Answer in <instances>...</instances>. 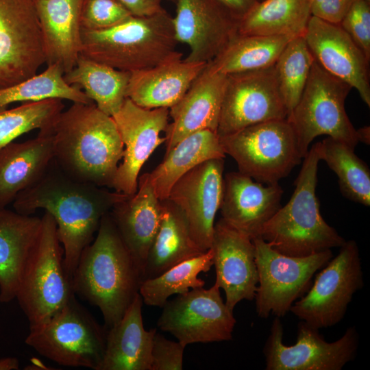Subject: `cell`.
<instances>
[{"mask_svg": "<svg viewBox=\"0 0 370 370\" xmlns=\"http://www.w3.org/2000/svg\"><path fill=\"white\" fill-rule=\"evenodd\" d=\"M110 189L70 177L53 160L44 176L12 202L18 213L31 215L43 209L53 217L64 250V269L71 280L103 216L129 196Z\"/></svg>", "mask_w": 370, "mask_h": 370, "instance_id": "cell-1", "label": "cell"}, {"mask_svg": "<svg viewBox=\"0 0 370 370\" xmlns=\"http://www.w3.org/2000/svg\"><path fill=\"white\" fill-rule=\"evenodd\" d=\"M54 161L70 177L112 189L123 143L111 116L94 102H74L51 128Z\"/></svg>", "mask_w": 370, "mask_h": 370, "instance_id": "cell-2", "label": "cell"}, {"mask_svg": "<svg viewBox=\"0 0 370 370\" xmlns=\"http://www.w3.org/2000/svg\"><path fill=\"white\" fill-rule=\"evenodd\" d=\"M141 282L140 271L108 212L80 255L71 278L73 291L99 309L109 328L123 317Z\"/></svg>", "mask_w": 370, "mask_h": 370, "instance_id": "cell-3", "label": "cell"}, {"mask_svg": "<svg viewBox=\"0 0 370 370\" xmlns=\"http://www.w3.org/2000/svg\"><path fill=\"white\" fill-rule=\"evenodd\" d=\"M295 188L288 201L263 226L260 238L275 251L305 257L340 247L345 240L322 217L316 196L319 142L303 158Z\"/></svg>", "mask_w": 370, "mask_h": 370, "instance_id": "cell-4", "label": "cell"}, {"mask_svg": "<svg viewBox=\"0 0 370 370\" xmlns=\"http://www.w3.org/2000/svg\"><path fill=\"white\" fill-rule=\"evenodd\" d=\"M80 56L117 70L133 72L175 56L173 17L164 9L153 15L132 16L108 29H81Z\"/></svg>", "mask_w": 370, "mask_h": 370, "instance_id": "cell-5", "label": "cell"}, {"mask_svg": "<svg viewBox=\"0 0 370 370\" xmlns=\"http://www.w3.org/2000/svg\"><path fill=\"white\" fill-rule=\"evenodd\" d=\"M38 238L23 267L16 299L29 330L46 323L75 296L64 266V250L53 217L45 212Z\"/></svg>", "mask_w": 370, "mask_h": 370, "instance_id": "cell-6", "label": "cell"}, {"mask_svg": "<svg viewBox=\"0 0 370 370\" xmlns=\"http://www.w3.org/2000/svg\"><path fill=\"white\" fill-rule=\"evenodd\" d=\"M352 88L314 60L302 95L287 116L303 158L310 144L321 135L341 140L355 149L359 143L357 130L345 108Z\"/></svg>", "mask_w": 370, "mask_h": 370, "instance_id": "cell-7", "label": "cell"}, {"mask_svg": "<svg viewBox=\"0 0 370 370\" xmlns=\"http://www.w3.org/2000/svg\"><path fill=\"white\" fill-rule=\"evenodd\" d=\"M219 138L238 171L262 184L278 183L303 159L287 119L254 124Z\"/></svg>", "mask_w": 370, "mask_h": 370, "instance_id": "cell-8", "label": "cell"}, {"mask_svg": "<svg viewBox=\"0 0 370 370\" xmlns=\"http://www.w3.org/2000/svg\"><path fill=\"white\" fill-rule=\"evenodd\" d=\"M107 331L73 296L46 323L29 330L25 343L61 366L97 370Z\"/></svg>", "mask_w": 370, "mask_h": 370, "instance_id": "cell-9", "label": "cell"}, {"mask_svg": "<svg viewBox=\"0 0 370 370\" xmlns=\"http://www.w3.org/2000/svg\"><path fill=\"white\" fill-rule=\"evenodd\" d=\"M252 241L258 275L256 311L262 319L270 314L284 317L309 290L316 272L333 257L331 249L305 257L289 256L275 251L260 237Z\"/></svg>", "mask_w": 370, "mask_h": 370, "instance_id": "cell-10", "label": "cell"}, {"mask_svg": "<svg viewBox=\"0 0 370 370\" xmlns=\"http://www.w3.org/2000/svg\"><path fill=\"white\" fill-rule=\"evenodd\" d=\"M363 285L358 245L354 240L345 241L290 312L317 329L333 326L344 318L353 295Z\"/></svg>", "mask_w": 370, "mask_h": 370, "instance_id": "cell-11", "label": "cell"}, {"mask_svg": "<svg viewBox=\"0 0 370 370\" xmlns=\"http://www.w3.org/2000/svg\"><path fill=\"white\" fill-rule=\"evenodd\" d=\"M319 330L301 321L296 343H283L280 318L273 319L263 347L266 370H341L356 356L359 335L354 326L348 328L334 342H327Z\"/></svg>", "mask_w": 370, "mask_h": 370, "instance_id": "cell-12", "label": "cell"}, {"mask_svg": "<svg viewBox=\"0 0 370 370\" xmlns=\"http://www.w3.org/2000/svg\"><path fill=\"white\" fill-rule=\"evenodd\" d=\"M157 321L158 327L186 345L197 343L230 341L236 323L232 310L223 301L220 288L214 284L189 290L167 301Z\"/></svg>", "mask_w": 370, "mask_h": 370, "instance_id": "cell-13", "label": "cell"}, {"mask_svg": "<svg viewBox=\"0 0 370 370\" xmlns=\"http://www.w3.org/2000/svg\"><path fill=\"white\" fill-rule=\"evenodd\" d=\"M287 116L274 65L227 75L217 131L219 136Z\"/></svg>", "mask_w": 370, "mask_h": 370, "instance_id": "cell-14", "label": "cell"}, {"mask_svg": "<svg viewBox=\"0 0 370 370\" xmlns=\"http://www.w3.org/2000/svg\"><path fill=\"white\" fill-rule=\"evenodd\" d=\"M44 63L35 0H0V88L36 74Z\"/></svg>", "mask_w": 370, "mask_h": 370, "instance_id": "cell-15", "label": "cell"}, {"mask_svg": "<svg viewBox=\"0 0 370 370\" xmlns=\"http://www.w3.org/2000/svg\"><path fill=\"white\" fill-rule=\"evenodd\" d=\"M123 143V155L112 189L127 195L134 194L141 168L162 143L169 124V108H147L126 98L112 116Z\"/></svg>", "mask_w": 370, "mask_h": 370, "instance_id": "cell-16", "label": "cell"}, {"mask_svg": "<svg viewBox=\"0 0 370 370\" xmlns=\"http://www.w3.org/2000/svg\"><path fill=\"white\" fill-rule=\"evenodd\" d=\"M175 2V36L177 42L189 47L185 60L210 62L238 35L240 20L219 0Z\"/></svg>", "mask_w": 370, "mask_h": 370, "instance_id": "cell-17", "label": "cell"}, {"mask_svg": "<svg viewBox=\"0 0 370 370\" xmlns=\"http://www.w3.org/2000/svg\"><path fill=\"white\" fill-rule=\"evenodd\" d=\"M223 171L224 158L206 160L180 178L168 197L184 214L190 237L202 253L211 247L222 200Z\"/></svg>", "mask_w": 370, "mask_h": 370, "instance_id": "cell-18", "label": "cell"}, {"mask_svg": "<svg viewBox=\"0 0 370 370\" xmlns=\"http://www.w3.org/2000/svg\"><path fill=\"white\" fill-rule=\"evenodd\" d=\"M304 38L314 60L328 73L356 89L370 107V60L340 25L311 16Z\"/></svg>", "mask_w": 370, "mask_h": 370, "instance_id": "cell-19", "label": "cell"}, {"mask_svg": "<svg viewBox=\"0 0 370 370\" xmlns=\"http://www.w3.org/2000/svg\"><path fill=\"white\" fill-rule=\"evenodd\" d=\"M210 249L216 272L214 284L223 289L227 306L234 310L240 301L253 300L258 275L252 240L220 219L214 224Z\"/></svg>", "mask_w": 370, "mask_h": 370, "instance_id": "cell-20", "label": "cell"}, {"mask_svg": "<svg viewBox=\"0 0 370 370\" xmlns=\"http://www.w3.org/2000/svg\"><path fill=\"white\" fill-rule=\"evenodd\" d=\"M226 76L208 62L180 100L169 108L166 153L192 134L205 130L217 132Z\"/></svg>", "mask_w": 370, "mask_h": 370, "instance_id": "cell-21", "label": "cell"}, {"mask_svg": "<svg viewBox=\"0 0 370 370\" xmlns=\"http://www.w3.org/2000/svg\"><path fill=\"white\" fill-rule=\"evenodd\" d=\"M282 194L278 183L264 186L239 171L227 173L223 176L221 219L251 240L260 237L264 224L281 207Z\"/></svg>", "mask_w": 370, "mask_h": 370, "instance_id": "cell-22", "label": "cell"}, {"mask_svg": "<svg viewBox=\"0 0 370 370\" xmlns=\"http://www.w3.org/2000/svg\"><path fill=\"white\" fill-rule=\"evenodd\" d=\"M110 214L143 280L147 256L162 216V201L154 193L149 173L138 177L136 192L117 202Z\"/></svg>", "mask_w": 370, "mask_h": 370, "instance_id": "cell-23", "label": "cell"}, {"mask_svg": "<svg viewBox=\"0 0 370 370\" xmlns=\"http://www.w3.org/2000/svg\"><path fill=\"white\" fill-rule=\"evenodd\" d=\"M178 52L156 66L131 72L127 97L147 108L174 106L207 64L188 62Z\"/></svg>", "mask_w": 370, "mask_h": 370, "instance_id": "cell-24", "label": "cell"}, {"mask_svg": "<svg viewBox=\"0 0 370 370\" xmlns=\"http://www.w3.org/2000/svg\"><path fill=\"white\" fill-rule=\"evenodd\" d=\"M51 128L40 130L33 139L13 141L0 149V208L12 203L47 171L54 158Z\"/></svg>", "mask_w": 370, "mask_h": 370, "instance_id": "cell-25", "label": "cell"}, {"mask_svg": "<svg viewBox=\"0 0 370 370\" xmlns=\"http://www.w3.org/2000/svg\"><path fill=\"white\" fill-rule=\"evenodd\" d=\"M82 0H35L45 63L64 73L76 64L81 51Z\"/></svg>", "mask_w": 370, "mask_h": 370, "instance_id": "cell-26", "label": "cell"}, {"mask_svg": "<svg viewBox=\"0 0 370 370\" xmlns=\"http://www.w3.org/2000/svg\"><path fill=\"white\" fill-rule=\"evenodd\" d=\"M138 293L123 317L108 328L104 355L97 370H151V352L156 328H144Z\"/></svg>", "mask_w": 370, "mask_h": 370, "instance_id": "cell-27", "label": "cell"}, {"mask_svg": "<svg viewBox=\"0 0 370 370\" xmlns=\"http://www.w3.org/2000/svg\"><path fill=\"white\" fill-rule=\"evenodd\" d=\"M41 225V217L0 208V302L16 299L23 267Z\"/></svg>", "mask_w": 370, "mask_h": 370, "instance_id": "cell-28", "label": "cell"}, {"mask_svg": "<svg viewBox=\"0 0 370 370\" xmlns=\"http://www.w3.org/2000/svg\"><path fill=\"white\" fill-rule=\"evenodd\" d=\"M200 254L182 210L169 199L162 200L161 220L147 256L142 281Z\"/></svg>", "mask_w": 370, "mask_h": 370, "instance_id": "cell-29", "label": "cell"}, {"mask_svg": "<svg viewBox=\"0 0 370 370\" xmlns=\"http://www.w3.org/2000/svg\"><path fill=\"white\" fill-rule=\"evenodd\" d=\"M225 156L214 131L205 130L185 137L149 173L156 195L161 201L168 199L171 188L184 174L206 160Z\"/></svg>", "mask_w": 370, "mask_h": 370, "instance_id": "cell-30", "label": "cell"}, {"mask_svg": "<svg viewBox=\"0 0 370 370\" xmlns=\"http://www.w3.org/2000/svg\"><path fill=\"white\" fill-rule=\"evenodd\" d=\"M311 16L310 0H261L240 20L238 33L304 36Z\"/></svg>", "mask_w": 370, "mask_h": 370, "instance_id": "cell-31", "label": "cell"}, {"mask_svg": "<svg viewBox=\"0 0 370 370\" xmlns=\"http://www.w3.org/2000/svg\"><path fill=\"white\" fill-rule=\"evenodd\" d=\"M130 72L79 56L75 66L64 74L65 81L88 96L97 107L109 116L114 114L127 98Z\"/></svg>", "mask_w": 370, "mask_h": 370, "instance_id": "cell-32", "label": "cell"}, {"mask_svg": "<svg viewBox=\"0 0 370 370\" xmlns=\"http://www.w3.org/2000/svg\"><path fill=\"white\" fill-rule=\"evenodd\" d=\"M291 39L282 36L238 35L210 63L225 75L270 67Z\"/></svg>", "mask_w": 370, "mask_h": 370, "instance_id": "cell-33", "label": "cell"}, {"mask_svg": "<svg viewBox=\"0 0 370 370\" xmlns=\"http://www.w3.org/2000/svg\"><path fill=\"white\" fill-rule=\"evenodd\" d=\"M320 160L337 175L344 197L367 207L370 206V171L348 144L328 136L319 142Z\"/></svg>", "mask_w": 370, "mask_h": 370, "instance_id": "cell-34", "label": "cell"}, {"mask_svg": "<svg viewBox=\"0 0 370 370\" xmlns=\"http://www.w3.org/2000/svg\"><path fill=\"white\" fill-rule=\"evenodd\" d=\"M212 251L206 252L182 261L153 278L141 282L139 294L145 304L162 308L173 295L204 287L205 282L198 275L213 266Z\"/></svg>", "mask_w": 370, "mask_h": 370, "instance_id": "cell-35", "label": "cell"}, {"mask_svg": "<svg viewBox=\"0 0 370 370\" xmlns=\"http://www.w3.org/2000/svg\"><path fill=\"white\" fill-rule=\"evenodd\" d=\"M49 99H66L74 102H93L79 88L69 85L64 72L57 64L47 65L42 73L14 85L0 88V110L12 103L34 102Z\"/></svg>", "mask_w": 370, "mask_h": 370, "instance_id": "cell-36", "label": "cell"}, {"mask_svg": "<svg viewBox=\"0 0 370 370\" xmlns=\"http://www.w3.org/2000/svg\"><path fill=\"white\" fill-rule=\"evenodd\" d=\"M314 60L304 36H299L288 42L274 64L288 116L302 95Z\"/></svg>", "mask_w": 370, "mask_h": 370, "instance_id": "cell-37", "label": "cell"}, {"mask_svg": "<svg viewBox=\"0 0 370 370\" xmlns=\"http://www.w3.org/2000/svg\"><path fill=\"white\" fill-rule=\"evenodd\" d=\"M62 101L49 99L0 110V149L28 132L50 128L64 110Z\"/></svg>", "mask_w": 370, "mask_h": 370, "instance_id": "cell-38", "label": "cell"}, {"mask_svg": "<svg viewBox=\"0 0 370 370\" xmlns=\"http://www.w3.org/2000/svg\"><path fill=\"white\" fill-rule=\"evenodd\" d=\"M132 16L116 0H82L80 25L85 30H101L114 27Z\"/></svg>", "mask_w": 370, "mask_h": 370, "instance_id": "cell-39", "label": "cell"}, {"mask_svg": "<svg viewBox=\"0 0 370 370\" xmlns=\"http://www.w3.org/2000/svg\"><path fill=\"white\" fill-rule=\"evenodd\" d=\"M339 25L370 60V1L355 0Z\"/></svg>", "mask_w": 370, "mask_h": 370, "instance_id": "cell-40", "label": "cell"}, {"mask_svg": "<svg viewBox=\"0 0 370 370\" xmlns=\"http://www.w3.org/2000/svg\"><path fill=\"white\" fill-rule=\"evenodd\" d=\"M185 347L156 332L152 342L151 370H182Z\"/></svg>", "mask_w": 370, "mask_h": 370, "instance_id": "cell-41", "label": "cell"}, {"mask_svg": "<svg viewBox=\"0 0 370 370\" xmlns=\"http://www.w3.org/2000/svg\"><path fill=\"white\" fill-rule=\"evenodd\" d=\"M355 0H310L311 15L339 24Z\"/></svg>", "mask_w": 370, "mask_h": 370, "instance_id": "cell-42", "label": "cell"}, {"mask_svg": "<svg viewBox=\"0 0 370 370\" xmlns=\"http://www.w3.org/2000/svg\"><path fill=\"white\" fill-rule=\"evenodd\" d=\"M122 5L132 15L145 16L156 14L164 8L161 0H116Z\"/></svg>", "mask_w": 370, "mask_h": 370, "instance_id": "cell-43", "label": "cell"}, {"mask_svg": "<svg viewBox=\"0 0 370 370\" xmlns=\"http://www.w3.org/2000/svg\"><path fill=\"white\" fill-rule=\"evenodd\" d=\"M238 19L243 18L261 0H219Z\"/></svg>", "mask_w": 370, "mask_h": 370, "instance_id": "cell-44", "label": "cell"}, {"mask_svg": "<svg viewBox=\"0 0 370 370\" xmlns=\"http://www.w3.org/2000/svg\"><path fill=\"white\" fill-rule=\"evenodd\" d=\"M19 369V361L14 357H5L0 359V370Z\"/></svg>", "mask_w": 370, "mask_h": 370, "instance_id": "cell-45", "label": "cell"}, {"mask_svg": "<svg viewBox=\"0 0 370 370\" xmlns=\"http://www.w3.org/2000/svg\"><path fill=\"white\" fill-rule=\"evenodd\" d=\"M358 137L359 142H362L366 145L370 143V127L369 126H364L357 130Z\"/></svg>", "mask_w": 370, "mask_h": 370, "instance_id": "cell-46", "label": "cell"}, {"mask_svg": "<svg viewBox=\"0 0 370 370\" xmlns=\"http://www.w3.org/2000/svg\"><path fill=\"white\" fill-rule=\"evenodd\" d=\"M171 1H175L176 0H171Z\"/></svg>", "mask_w": 370, "mask_h": 370, "instance_id": "cell-47", "label": "cell"}]
</instances>
